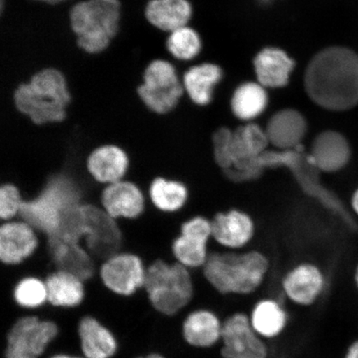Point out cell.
<instances>
[{
  "instance_id": "6da1fadb",
  "label": "cell",
  "mask_w": 358,
  "mask_h": 358,
  "mask_svg": "<svg viewBox=\"0 0 358 358\" xmlns=\"http://www.w3.org/2000/svg\"><path fill=\"white\" fill-rule=\"evenodd\" d=\"M308 96L322 108L345 111L358 105V56L330 47L312 58L304 76Z\"/></svg>"
},
{
  "instance_id": "7a4b0ae2",
  "label": "cell",
  "mask_w": 358,
  "mask_h": 358,
  "mask_svg": "<svg viewBox=\"0 0 358 358\" xmlns=\"http://www.w3.org/2000/svg\"><path fill=\"white\" fill-rule=\"evenodd\" d=\"M271 264L259 250L210 252L201 275L214 292L223 297H250L261 289Z\"/></svg>"
},
{
  "instance_id": "3957f363",
  "label": "cell",
  "mask_w": 358,
  "mask_h": 358,
  "mask_svg": "<svg viewBox=\"0 0 358 358\" xmlns=\"http://www.w3.org/2000/svg\"><path fill=\"white\" fill-rule=\"evenodd\" d=\"M196 294L194 271L189 268L162 258L148 264L143 296L155 315L179 319L192 306Z\"/></svg>"
},
{
  "instance_id": "277c9868",
  "label": "cell",
  "mask_w": 358,
  "mask_h": 358,
  "mask_svg": "<svg viewBox=\"0 0 358 358\" xmlns=\"http://www.w3.org/2000/svg\"><path fill=\"white\" fill-rule=\"evenodd\" d=\"M301 146L291 150H266L248 167L241 170L248 173L252 180L259 176L264 169L282 166L288 168L306 194L316 199L332 212L349 230L358 232V224L355 218L338 196L322 185L319 178L320 170L312 163L310 155L303 154Z\"/></svg>"
},
{
  "instance_id": "5b68a950",
  "label": "cell",
  "mask_w": 358,
  "mask_h": 358,
  "mask_svg": "<svg viewBox=\"0 0 358 358\" xmlns=\"http://www.w3.org/2000/svg\"><path fill=\"white\" fill-rule=\"evenodd\" d=\"M71 101L65 75L55 67L37 71L13 92L16 109L36 124L62 122Z\"/></svg>"
},
{
  "instance_id": "8992f818",
  "label": "cell",
  "mask_w": 358,
  "mask_h": 358,
  "mask_svg": "<svg viewBox=\"0 0 358 358\" xmlns=\"http://www.w3.org/2000/svg\"><path fill=\"white\" fill-rule=\"evenodd\" d=\"M120 0H76L69 17L76 43L90 55L105 52L117 36L122 21Z\"/></svg>"
},
{
  "instance_id": "52a82bcc",
  "label": "cell",
  "mask_w": 358,
  "mask_h": 358,
  "mask_svg": "<svg viewBox=\"0 0 358 358\" xmlns=\"http://www.w3.org/2000/svg\"><path fill=\"white\" fill-rule=\"evenodd\" d=\"M85 191L84 187L69 174H56L48 179L38 195L24 200L19 217L30 224L40 236H50L59 227L67 209L84 203Z\"/></svg>"
},
{
  "instance_id": "ba28073f",
  "label": "cell",
  "mask_w": 358,
  "mask_h": 358,
  "mask_svg": "<svg viewBox=\"0 0 358 358\" xmlns=\"http://www.w3.org/2000/svg\"><path fill=\"white\" fill-rule=\"evenodd\" d=\"M64 333L60 321L43 313H20L8 326L3 358H44Z\"/></svg>"
},
{
  "instance_id": "9c48e42d",
  "label": "cell",
  "mask_w": 358,
  "mask_h": 358,
  "mask_svg": "<svg viewBox=\"0 0 358 358\" xmlns=\"http://www.w3.org/2000/svg\"><path fill=\"white\" fill-rule=\"evenodd\" d=\"M137 93L148 109L160 115L176 110L185 96L182 76L173 62L164 58L147 65Z\"/></svg>"
},
{
  "instance_id": "30bf717a",
  "label": "cell",
  "mask_w": 358,
  "mask_h": 358,
  "mask_svg": "<svg viewBox=\"0 0 358 358\" xmlns=\"http://www.w3.org/2000/svg\"><path fill=\"white\" fill-rule=\"evenodd\" d=\"M147 266L137 254L120 252L98 267L96 283L110 296L129 301L144 291Z\"/></svg>"
},
{
  "instance_id": "8fae6325",
  "label": "cell",
  "mask_w": 358,
  "mask_h": 358,
  "mask_svg": "<svg viewBox=\"0 0 358 358\" xmlns=\"http://www.w3.org/2000/svg\"><path fill=\"white\" fill-rule=\"evenodd\" d=\"M219 357L268 358V343L252 328L248 312L234 311L223 317Z\"/></svg>"
},
{
  "instance_id": "7c38bea8",
  "label": "cell",
  "mask_w": 358,
  "mask_h": 358,
  "mask_svg": "<svg viewBox=\"0 0 358 358\" xmlns=\"http://www.w3.org/2000/svg\"><path fill=\"white\" fill-rule=\"evenodd\" d=\"M74 342L86 358H117L122 341L117 333L96 313H80L74 324Z\"/></svg>"
},
{
  "instance_id": "4fadbf2b",
  "label": "cell",
  "mask_w": 358,
  "mask_h": 358,
  "mask_svg": "<svg viewBox=\"0 0 358 358\" xmlns=\"http://www.w3.org/2000/svg\"><path fill=\"white\" fill-rule=\"evenodd\" d=\"M87 228L82 243L99 264L122 252L123 236L118 221L101 206L84 203Z\"/></svg>"
},
{
  "instance_id": "5bb4252c",
  "label": "cell",
  "mask_w": 358,
  "mask_h": 358,
  "mask_svg": "<svg viewBox=\"0 0 358 358\" xmlns=\"http://www.w3.org/2000/svg\"><path fill=\"white\" fill-rule=\"evenodd\" d=\"M327 285L325 273L319 266L302 262L285 273L279 286L285 301L295 307L307 308L320 301Z\"/></svg>"
},
{
  "instance_id": "9a60e30c",
  "label": "cell",
  "mask_w": 358,
  "mask_h": 358,
  "mask_svg": "<svg viewBox=\"0 0 358 358\" xmlns=\"http://www.w3.org/2000/svg\"><path fill=\"white\" fill-rule=\"evenodd\" d=\"M222 325V317L213 308L192 306L180 317L179 335L192 350L207 352L220 345Z\"/></svg>"
},
{
  "instance_id": "2e32d148",
  "label": "cell",
  "mask_w": 358,
  "mask_h": 358,
  "mask_svg": "<svg viewBox=\"0 0 358 358\" xmlns=\"http://www.w3.org/2000/svg\"><path fill=\"white\" fill-rule=\"evenodd\" d=\"M211 237V222L207 219L198 216L182 222L180 234L171 245L173 261L192 271H201L210 255L208 244Z\"/></svg>"
},
{
  "instance_id": "e0dca14e",
  "label": "cell",
  "mask_w": 358,
  "mask_h": 358,
  "mask_svg": "<svg viewBox=\"0 0 358 358\" xmlns=\"http://www.w3.org/2000/svg\"><path fill=\"white\" fill-rule=\"evenodd\" d=\"M40 245L38 232L20 217L0 222V264L22 266L34 256Z\"/></svg>"
},
{
  "instance_id": "ac0fdd59",
  "label": "cell",
  "mask_w": 358,
  "mask_h": 358,
  "mask_svg": "<svg viewBox=\"0 0 358 358\" xmlns=\"http://www.w3.org/2000/svg\"><path fill=\"white\" fill-rule=\"evenodd\" d=\"M48 306L52 311L78 312L88 302L90 284L80 277L62 270H52L44 276Z\"/></svg>"
},
{
  "instance_id": "d6986e66",
  "label": "cell",
  "mask_w": 358,
  "mask_h": 358,
  "mask_svg": "<svg viewBox=\"0 0 358 358\" xmlns=\"http://www.w3.org/2000/svg\"><path fill=\"white\" fill-rule=\"evenodd\" d=\"M1 266V270L10 275L11 301L20 313H43L48 306V289L44 277L32 272H21L12 267Z\"/></svg>"
},
{
  "instance_id": "ffe728a7",
  "label": "cell",
  "mask_w": 358,
  "mask_h": 358,
  "mask_svg": "<svg viewBox=\"0 0 358 358\" xmlns=\"http://www.w3.org/2000/svg\"><path fill=\"white\" fill-rule=\"evenodd\" d=\"M248 313L254 330L268 343L280 338L289 324L287 308L283 301L277 297L258 299Z\"/></svg>"
},
{
  "instance_id": "44dd1931",
  "label": "cell",
  "mask_w": 358,
  "mask_h": 358,
  "mask_svg": "<svg viewBox=\"0 0 358 358\" xmlns=\"http://www.w3.org/2000/svg\"><path fill=\"white\" fill-rule=\"evenodd\" d=\"M101 208L116 219H132L140 216L145 208L146 198L136 183L120 180L106 185L101 199Z\"/></svg>"
},
{
  "instance_id": "7402d4cb",
  "label": "cell",
  "mask_w": 358,
  "mask_h": 358,
  "mask_svg": "<svg viewBox=\"0 0 358 358\" xmlns=\"http://www.w3.org/2000/svg\"><path fill=\"white\" fill-rule=\"evenodd\" d=\"M352 150L341 133L326 131L317 134L313 142L310 155L312 163L324 173H336L350 162Z\"/></svg>"
},
{
  "instance_id": "603a6c76",
  "label": "cell",
  "mask_w": 358,
  "mask_h": 358,
  "mask_svg": "<svg viewBox=\"0 0 358 358\" xmlns=\"http://www.w3.org/2000/svg\"><path fill=\"white\" fill-rule=\"evenodd\" d=\"M307 129L306 120L301 112L285 109L268 120L266 132L270 145L277 150H291L301 145Z\"/></svg>"
},
{
  "instance_id": "cb8c5ba5",
  "label": "cell",
  "mask_w": 358,
  "mask_h": 358,
  "mask_svg": "<svg viewBox=\"0 0 358 358\" xmlns=\"http://www.w3.org/2000/svg\"><path fill=\"white\" fill-rule=\"evenodd\" d=\"M129 165L127 152L115 145L96 148L87 161L89 173L94 180L102 185L123 180L128 172Z\"/></svg>"
},
{
  "instance_id": "d4e9b609",
  "label": "cell",
  "mask_w": 358,
  "mask_h": 358,
  "mask_svg": "<svg viewBox=\"0 0 358 358\" xmlns=\"http://www.w3.org/2000/svg\"><path fill=\"white\" fill-rule=\"evenodd\" d=\"M211 226L213 239L227 250L234 252H239L248 245L254 234L252 219L236 210L217 214Z\"/></svg>"
},
{
  "instance_id": "484cf974",
  "label": "cell",
  "mask_w": 358,
  "mask_h": 358,
  "mask_svg": "<svg viewBox=\"0 0 358 358\" xmlns=\"http://www.w3.org/2000/svg\"><path fill=\"white\" fill-rule=\"evenodd\" d=\"M192 13L189 0H149L145 8L148 22L165 34L189 25Z\"/></svg>"
},
{
  "instance_id": "4316f807",
  "label": "cell",
  "mask_w": 358,
  "mask_h": 358,
  "mask_svg": "<svg viewBox=\"0 0 358 358\" xmlns=\"http://www.w3.org/2000/svg\"><path fill=\"white\" fill-rule=\"evenodd\" d=\"M267 134L259 125L249 122L232 131L231 158L232 168L244 169L267 150Z\"/></svg>"
},
{
  "instance_id": "83f0119b",
  "label": "cell",
  "mask_w": 358,
  "mask_h": 358,
  "mask_svg": "<svg viewBox=\"0 0 358 358\" xmlns=\"http://www.w3.org/2000/svg\"><path fill=\"white\" fill-rule=\"evenodd\" d=\"M258 83L266 88L284 87L294 69V62L282 49L266 48L254 59Z\"/></svg>"
},
{
  "instance_id": "f1b7e54d",
  "label": "cell",
  "mask_w": 358,
  "mask_h": 358,
  "mask_svg": "<svg viewBox=\"0 0 358 358\" xmlns=\"http://www.w3.org/2000/svg\"><path fill=\"white\" fill-rule=\"evenodd\" d=\"M222 78L221 67L216 64L192 66L182 75L185 95L196 106H207L212 101L213 90Z\"/></svg>"
},
{
  "instance_id": "f546056e",
  "label": "cell",
  "mask_w": 358,
  "mask_h": 358,
  "mask_svg": "<svg viewBox=\"0 0 358 358\" xmlns=\"http://www.w3.org/2000/svg\"><path fill=\"white\" fill-rule=\"evenodd\" d=\"M189 190L185 183L176 179L158 177L152 182L149 190L151 203L161 212L176 213L185 207Z\"/></svg>"
},
{
  "instance_id": "4dcf8cb0",
  "label": "cell",
  "mask_w": 358,
  "mask_h": 358,
  "mask_svg": "<svg viewBox=\"0 0 358 358\" xmlns=\"http://www.w3.org/2000/svg\"><path fill=\"white\" fill-rule=\"evenodd\" d=\"M268 104L266 87L259 83H246L236 88L231 98V110L237 118L250 122L261 115Z\"/></svg>"
},
{
  "instance_id": "1f68e13d",
  "label": "cell",
  "mask_w": 358,
  "mask_h": 358,
  "mask_svg": "<svg viewBox=\"0 0 358 358\" xmlns=\"http://www.w3.org/2000/svg\"><path fill=\"white\" fill-rule=\"evenodd\" d=\"M165 48L172 59L189 62L198 57L201 49L200 36L189 25L167 34Z\"/></svg>"
},
{
  "instance_id": "d6a6232c",
  "label": "cell",
  "mask_w": 358,
  "mask_h": 358,
  "mask_svg": "<svg viewBox=\"0 0 358 358\" xmlns=\"http://www.w3.org/2000/svg\"><path fill=\"white\" fill-rule=\"evenodd\" d=\"M22 203L19 187L10 182L0 185V222L19 217Z\"/></svg>"
},
{
  "instance_id": "836d02e7",
  "label": "cell",
  "mask_w": 358,
  "mask_h": 358,
  "mask_svg": "<svg viewBox=\"0 0 358 358\" xmlns=\"http://www.w3.org/2000/svg\"><path fill=\"white\" fill-rule=\"evenodd\" d=\"M232 131L222 127L215 131L213 136V156L219 167L223 170L232 168L231 158V142Z\"/></svg>"
},
{
  "instance_id": "e575fe53",
  "label": "cell",
  "mask_w": 358,
  "mask_h": 358,
  "mask_svg": "<svg viewBox=\"0 0 358 358\" xmlns=\"http://www.w3.org/2000/svg\"><path fill=\"white\" fill-rule=\"evenodd\" d=\"M44 358H86L74 348L62 347L56 344Z\"/></svg>"
},
{
  "instance_id": "d590c367",
  "label": "cell",
  "mask_w": 358,
  "mask_h": 358,
  "mask_svg": "<svg viewBox=\"0 0 358 358\" xmlns=\"http://www.w3.org/2000/svg\"><path fill=\"white\" fill-rule=\"evenodd\" d=\"M128 358H170L166 352L159 348L149 349L143 352L136 353Z\"/></svg>"
},
{
  "instance_id": "8d00e7d4",
  "label": "cell",
  "mask_w": 358,
  "mask_h": 358,
  "mask_svg": "<svg viewBox=\"0 0 358 358\" xmlns=\"http://www.w3.org/2000/svg\"><path fill=\"white\" fill-rule=\"evenodd\" d=\"M344 358H358V339L348 346Z\"/></svg>"
},
{
  "instance_id": "74e56055",
  "label": "cell",
  "mask_w": 358,
  "mask_h": 358,
  "mask_svg": "<svg viewBox=\"0 0 358 358\" xmlns=\"http://www.w3.org/2000/svg\"><path fill=\"white\" fill-rule=\"evenodd\" d=\"M351 207L353 213L358 217V187L355 192H353L351 199Z\"/></svg>"
},
{
  "instance_id": "f35d334b",
  "label": "cell",
  "mask_w": 358,
  "mask_h": 358,
  "mask_svg": "<svg viewBox=\"0 0 358 358\" xmlns=\"http://www.w3.org/2000/svg\"><path fill=\"white\" fill-rule=\"evenodd\" d=\"M34 1L52 4V6H56V4H61L66 2H73L76 1V0H34Z\"/></svg>"
},
{
  "instance_id": "ab89813d",
  "label": "cell",
  "mask_w": 358,
  "mask_h": 358,
  "mask_svg": "<svg viewBox=\"0 0 358 358\" xmlns=\"http://www.w3.org/2000/svg\"><path fill=\"white\" fill-rule=\"evenodd\" d=\"M355 280L357 287L358 289V265L357 266L356 270H355Z\"/></svg>"
},
{
  "instance_id": "60d3db41",
  "label": "cell",
  "mask_w": 358,
  "mask_h": 358,
  "mask_svg": "<svg viewBox=\"0 0 358 358\" xmlns=\"http://www.w3.org/2000/svg\"><path fill=\"white\" fill-rule=\"evenodd\" d=\"M219 358H225V357H219Z\"/></svg>"
}]
</instances>
